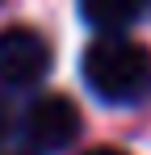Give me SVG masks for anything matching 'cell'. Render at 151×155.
Here are the masks:
<instances>
[{
    "instance_id": "6da1fadb",
    "label": "cell",
    "mask_w": 151,
    "mask_h": 155,
    "mask_svg": "<svg viewBox=\"0 0 151 155\" xmlns=\"http://www.w3.org/2000/svg\"><path fill=\"white\" fill-rule=\"evenodd\" d=\"M84 84L105 105H139L151 97V51L122 34H101L84 51Z\"/></svg>"
},
{
    "instance_id": "277c9868",
    "label": "cell",
    "mask_w": 151,
    "mask_h": 155,
    "mask_svg": "<svg viewBox=\"0 0 151 155\" xmlns=\"http://www.w3.org/2000/svg\"><path fill=\"white\" fill-rule=\"evenodd\" d=\"M80 13L101 34H122L143 13H151V0H80Z\"/></svg>"
},
{
    "instance_id": "3957f363",
    "label": "cell",
    "mask_w": 151,
    "mask_h": 155,
    "mask_svg": "<svg viewBox=\"0 0 151 155\" xmlns=\"http://www.w3.org/2000/svg\"><path fill=\"white\" fill-rule=\"evenodd\" d=\"M50 42L29 25L0 29V88H34L50 71Z\"/></svg>"
},
{
    "instance_id": "7a4b0ae2",
    "label": "cell",
    "mask_w": 151,
    "mask_h": 155,
    "mask_svg": "<svg viewBox=\"0 0 151 155\" xmlns=\"http://www.w3.org/2000/svg\"><path fill=\"white\" fill-rule=\"evenodd\" d=\"M76 134H80V109L59 92L29 101V109L21 113V138L38 155H59L63 147H72Z\"/></svg>"
},
{
    "instance_id": "5b68a950",
    "label": "cell",
    "mask_w": 151,
    "mask_h": 155,
    "mask_svg": "<svg viewBox=\"0 0 151 155\" xmlns=\"http://www.w3.org/2000/svg\"><path fill=\"white\" fill-rule=\"evenodd\" d=\"M8 134H13V109H8V101L0 97V143H4Z\"/></svg>"
},
{
    "instance_id": "8992f818",
    "label": "cell",
    "mask_w": 151,
    "mask_h": 155,
    "mask_svg": "<svg viewBox=\"0 0 151 155\" xmlns=\"http://www.w3.org/2000/svg\"><path fill=\"white\" fill-rule=\"evenodd\" d=\"M88 155H126V151H118V147H97V151H88Z\"/></svg>"
}]
</instances>
